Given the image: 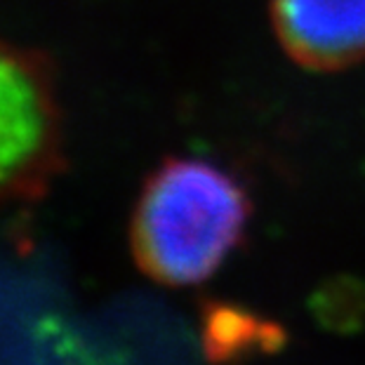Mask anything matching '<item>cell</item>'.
I'll return each instance as SVG.
<instances>
[{
  "mask_svg": "<svg viewBox=\"0 0 365 365\" xmlns=\"http://www.w3.org/2000/svg\"><path fill=\"white\" fill-rule=\"evenodd\" d=\"M250 217V193L234 173L203 158H168L137 200L132 252L153 281L203 283L238 250Z\"/></svg>",
  "mask_w": 365,
  "mask_h": 365,
  "instance_id": "obj_1",
  "label": "cell"
},
{
  "mask_svg": "<svg viewBox=\"0 0 365 365\" xmlns=\"http://www.w3.org/2000/svg\"><path fill=\"white\" fill-rule=\"evenodd\" d=\"M52 139L54 108L41 73L0 45V191L29 182L50 158Z\"/></svg>",
  "mask_w": 365,
  "mask_h": 365,
  "instance_id": "obj_2",
  "label": "cell"
},
{
  "mask_svg": "<svg viewBox=\"0 0 365 365\" xmlns=\"http://www.w3.org/2000/svg\"><path fill=\"white\" fill-rule=\"evenodd\" d=\"M276 41L309 71H341L365 61V0H271Z\"/></svg>",
  "mask_w": 365,
  "mask_h": 365,
  "instance_id": "obj_3",
  "label": "cell"
},
{
  "mask_svg": "<svg viewBox=\"0 0 365 365\" xmlns=\"http://www.w3.org/2000/svg\"><path fill=\"white\" fill-rule=\"evenodd\" d=\"M283 341V330L276 323L240 307L215 304L203 318V346L217 363H231L262 351H276Z\"/></svg>",
  "mask_w": 365,
  "mask_h": 365,
  "instance_id": "obj_4",
  "label": "cell"
}]
</instances>
